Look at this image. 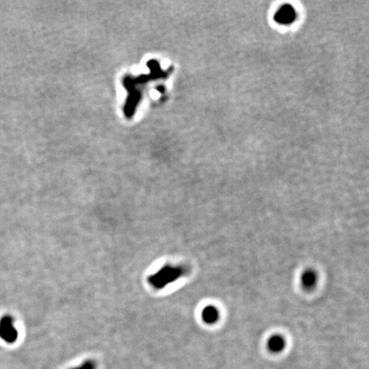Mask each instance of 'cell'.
<instances>
[{
    "label": "cell",
    "mask_w": 369,
    "mask_h": 369,
    "mask_svg": "<svg viewBox=\"0 0 369 369\" xmlns=\"http://www.w3.org/2000/svg\"><path fill=\"white\" fill-rule=\"evenodd\" d=\"M295 11L291 6H284L279 10L276 20L281 23H290L294 20Z\"/></svg>",
    "instance_id": "obj_3"
},
{
    "label": "cell",
    "mask_w": 369,
    "mask_h": 369,
    "mask_svg": "<svg viewBox=\"0 0 369 369\" xmlns=\"http://www.w3.org/2000/svg\"><path fill=\"white\" fill-rule=\"evenodd\" d=\"M284 342L283 339L280 337V336H275L273 337L268 343V347L269 349L273 350L274 352L276 351H280L281 349H283L284 347Z\"/></svg>",
    "instance_id": "obj_5"
},
{
    "label": "cell",
    "mask_w": 369,
    "mask_h": 369,
    "mask_svg": "<svg viewBox=\"0 0 369 369\" xmlns=\"http://www.w3.org/2000/svg\"><path fill=\"white\" fill-rule=\"evenodd\" d=\"M97 363L94 360H87L84 363H82L81 365L75 368H72L70 369H97Z\"/></svg>",
    "instance_id": "obj_7"
},
{
    "label": "cell",
    "mask_w": 369,
    "mask_h": 369,
    "mask_svg": "<svg viewBox=\"0 0 369 369\" xmlns=\"http://www.w3.org/2000/svg\"><path fill=\"white\" fill-rule=\"evenodd\" d=\"M0 338L8 344L17 341L18 332L14 326L13 319L10 316H3L0 320Z\"/></svg>",
    "instance_id": "obj_2"
},
{
    "label": "cell",
    "mask_w": 369,
    "mask_h": 369,
    "mask_svg": "<svg viewBox=\"0 0 369 369\" xmlns=\"http://www.w3.org/2000/svg\"><path fill=\"white\" fill-rule=\"evenodd\" d=\"M218 317H219L218 310L213 306H207L203 308V312H202V318H203V322L211 324V323L217 322Z\"/></svg>",
    "instance_id": "obj_4"
},
{
    "label": "cell",
    "mask_w": 369,
    "mask_h": 369,
    "mask_svg": "<svg viewBox=\"0 0 369 369\" xmlns=\"http://www.w3.org/2000/svg\"><path fill=\"white\" fill-rule=\"evenodd\" d=\"M184 274V268L176 266L165 265L163 268L151 275L148 278L149 283L154 289L161 290L166 286L167 284L177 280Z\"/></svg>",
    "instance_id": "obj_1"
},
{
    "label": "cell",
    "mask_w": 369,
    "mask_h": 369,
    "mask_svg": "<svg viewBox=\"0 0 369 369\" xmlns=\"http://www.w3.org/2000/svg\"><path fill=\"white\" fill-rule=\"evenodd\" d=\"M302 282L306 287H312L316 282V275L314 272L308 270L302 276Z\"/></svg>",
    "instance_id": "obj_6"
}]
</instances>
